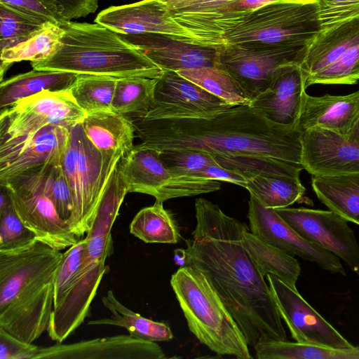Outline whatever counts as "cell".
I'll use <instances>...</instances> for the list:
<instances>
[{
	"mask_svg": "<svg viewBox=\"0 0 359 359\" xmlns=\"http://www.w3.org/2000/svg\"><path fill=\"white\" fill-rule=\"evenodd\" d=\"M195 211L196 224L192 238L186 241L185 265L207 276L249 346L287 341L269 285L243 248L246 225L204 198L196 200Z\"/></svg>",
	"mask_w": 359,
	"mask_h": 359,
	"instance_id": "6da1fadb",
	"label": "cell"
},
{
	"mask_svg": "<svg viewBox=\"0 0 359 359\" xmlns=\"http://www.w3.org/2000/svg\"><path fill=\"white\" fill-rule=\"evenodd\" d=\"M128 118L141 144L159 151L193 149L212 156H257L301 164V133L270 121L250 104L209 110L160 105Z\"/></svg>",
	"mask_w": 359,
	"mask_h": 359,
	"instance_id": "7a4b0ae2",
	"label": "cell"
},
{
	"mask_svg": "<svg viewBox=\"0 0 359 359\" xmlns=\"http://www.w3.org/2000/svg\"><path fill=\"white\" fill-rule=\"evenodd\" d=\"M62 256L39 240L19 250L0 252L1 329L27 343L46 330Z\"/></svg>",
	"mask_w": 359,
	"mask_h": 359,
	"instance_id": "3957f363",
	"label": "cell"
},
{
	"mask_svg": "<svg viewBox=\"0 0 359 359\" xmlns=\"http://www.w3.org/2000/svg\"><path fill=\"white\" fill-rule=\"evenodd\" d=\"M60 43L48 57L30 62L38 70L125 78H158L162 70L118 34L97 22L66 21Z\"/></svg>",
	"mask_w": 359,
	"mask_h": 359,
	"instance_id": "277c9868",
	"label": "cell"
},
{
	"mask_svg": "<svg viewBox=\"0 0 359 359\" xmlns=\"http://www.w3.org/2000/svg\"><path fill=\"white\" fill-rule=\"evenodd\" d=\"M170 285L189 330L201 344L220 355L253 358L238 324L201 270L180 266Z\"/></svg>",
	"mask_w": 359,
	"mask_h": 359,
	"instance_id": "5b68a950",
	"label": "cell"
},
{
	"mask_svg": "<svg viewBox=\"0 0 359 359\" xmlns=\"http://www.w3.org/2000/svg\"><path fill=\"white\" fill-rule=\"evenodd\" d=\"M122 157L100 151L86 136L81 121L70 128L60 165L74 198L68 225L78 238L90 228L107 184Z\"/></svg>",
	"mask_w": 359,
	"mask_h": 359,
	"instance_id": "8992f818",
	"label": "cell"
},
{
	"mask_svg": "<svg viewBox=\"0 0 359 359\" xmlns=\"http://www.w3.org/2000/svg\"><path fill=\"white\" fill-rule=\"evenodd\" d=\"M323 29L318 0H279L245 15L220 40L252 46L309 45Z\"/></svg>",
	"mask_w": 359,
	"mask_h": 359,
	"instance_id": "52a82bcc",
	"label": "cell"
},
{
	"mask_svg": "<svg viewBox=\"0 0 359 359\" xmlns=\"http://www.w3.org/2000/svg\"><path fill=\"white\" fill-rule=\"evenodd\" d=\"M84 245V238H81L68 248L56 273L53 306L46 329L56 344L62 343L89 316L91 303L109 269L106 259L83 260Z\"/></svg>",
	"mask_w": 359,
	"mask_h": 359,
	"instance_id": "ba28073f",
	"label": "cell"
},
{
	"mask_svg": "<svg viewBox=\"0 0 359 359\" xmlns=\"http://www.w3.org/2000/svg\"><path fill=\"white\" fill-rule=\"evenodd\" d=\"M306 88L313 84H355L359 81V15L323 29L300 65Z\"/></svg>",
	"mask_w": 359,
	"mask_h": 359,
	"instance_id": "9c48e42d",
	"label": "cell"
},
{
	"mask_svg": "<svg viewBox=\"0 0 359 359\" xmlns=\"http://www.w3.org/2000/svg\"><path fill=\"white\" fill-rule=\"evenodd\" d=\"M309 46L223 43L219 48L216 67L230 75L252 101L269 88L280 67L300 65Z\"/></svg>",
	"mask_w": 359,
	"mask_h": 359,
	"instance_id": "30bf717a",
	"label": "cell"
},
{
	"mask_svg": "<svg viewBox=\"0 0 359 359\" xmlns=\"http://www.w3.org/2000/svg\"><path fill=\"white\" fill-rule=\"evenodd\" d=\"M119 164L128 193L148 194L162 202L215 191L221 187L217 180L171 173L163 165L160 151L141 144L134 145Z\"/></svg>",
	"mask_w": 359,
	"mask_h": 359,
	"instance_id": "8fae6325",
	"label": "cell"
},
{
	"mask_svg": "<svg viewBox=\"0 0 359 359\" xmlns=\"http://www.w3.org/2000/svg\"><path fill=\"white\" fill-rule=\"evenodd\" d=\"M1 186L6 189L17 215L37 240L60 251L79 241L44 192L38 167Z\"/></svg>",
	"mask_w": 359,
	"mask_h": 359,
	"instance_id": "7c38bea8",
	"label": "cell"
},
{
	"mask_svg": "<svg viewBox=\"0 0 359 359\" xmlns=\"http://www.w3.org/2000/svg\"><path fill=\"white\" fill-rule=\"evenodd\" d=\"M85 115L68 91H42L1 109L0 137L34 133L50 125L70 128Z\"/></svg>",
	"mask_w": 359,
	"mask_h": 359,
	"instance_id": "4fadbf2b",
	"label": "cell"
},
{
	"mask_svg": "<svg viewBox=\"0 0 359 359\" xmlns=\"http://www.w3.org/2000/svg\"><path fill=\"white\" fill-rule=\"evenodd\" d=\"M275 210L302 238L342 259L359 276V244L348 221L332 210L287 207Z\"/></svg>",
	"mask_w": 359,
	"mask_h": 359,
	"instance_id": "5bb4252c",
	"label": "cell"
},
{
	"mask_svg": "<svg viewBox=\"0 0 359 359\" xmlns=\"http://www.w3.org/2000/svg\"><path fill=\"white\" fill-rule=\"evenodd\" d=\"M266 280L280 318L297 342L335 348L353 346L297 290L270 273Z\"/></svg>",
	"mask_w": 359,
	"mask_h": 359,
	"instance_id": "9a60e30c",
	"label": "cell"
},
{
	"mask_svg": "<svg viewBox=\"0 0 359 359\" xmlns=\"http://www.w3.org/2000/svg\"><path fill=\"white\" fill-rule=\"evenodd\" d=\"M69 129L47 126L34 133L0 137V184L47 164H59Z\"/></svg>",
	"mask_w": 359,
	"mask_h": 359,
	"instance_id": "2e32d148",
	"label": "cell"
},
{
	"mask_svg": "<svg viewBox=\"0 0 359 359\" xmlns=\"http://www.w3.org/2000/svg\"><path fill=\"white\" fill-rule=\"evenodd\" d=\"M250 231L265 242L292 256L316 263L332 273L346 276L340 259L298 234L275 209L264 206L253 195L248 202Z\"/></svg>",
	"mask_w": 359,
	"mask_h": 359,
	"instance_id": "e0dca14e",
	"label": "cell"
},
{
	"mask_svg": "<svg viewBox=\"0 0 359 359\" xmlns=\"http://www.w3.org/2000/svg\"><path fill=\"white\" fill-rule=\"evenodd\" d=\"M95 22L119 34L158 33L189 43H201L173 19L169 8L160 0H142L110 6L97 14Z\"/></svg>",
	"mask_w": 359,
	"mask_h": 359,
	"instance_id": "ac0fdd59",
	"label": "cell"
},
{
	"mask_svg": "<svg viewBox=\"0 0 359 359\" xmlns=\"http://www.w3.org/2000/svg\"><path fill=\"white\" fill-rule=\"evenodd\" d=\"M301 164L312 175L359 174V144L320 128L301 133Z\"/></svg>",
	"mask_w": 359,
	"mask_h": 359,
	"instance_id": "d6986e66",
	"label": "cell"
},
{
	"mask_svg": "<svg viewBox=\"0 0 359 359\" xmlns=\"http://www.w3.org/2000/svg\"><path fill=\"white\" fill-rule=\"evenodd\" d=\"M119 36L162 71L179 72L216 67L220 44L189 43L158 33Z\"/></svg>",
	"mask_w": 359,
	"mask_h": 359,
	"instance_id": "ffe728a7",
	"label": "cell"
},
{
	"mask_svg": "<svg viewBox=\"0 0 359 359\" xmlns=\"http://www.w3.org/2000/svg\"><path fill=\"white\" fill-rule=\"evenodd\" d=\"M163 359L165 355L154 341L130 334L95 338L72 344L40 347L34 359Z\"/></svg>",
	"mask_w": 359,
	"mask_h": 359,
	"instance_id": "44dd1931",
	"label": "cell"
},
{
	"mask_svg": "<svg viewBox=\"0 0 359 359\" xmlns=\"http://www.w3.org/2000/svg\"><path fill=\"white\" fill-rule=\"evenodd\" d=\"M305 90V78L300 65H285L278 69L269 88L252 100L250 105L273 123L295 128Z\"/></svg>",
	"mask_w": 359,
	"mask_h": 359,
	"instance_id": "7402d4cb",
	"label": "cell"
},
{
	"mask_svg": "<svg viewBox=\"0 0 359 359\" xmlns=\"http://www.w3.org/2000/svg\"><path fill=\"white\" fill-rule=\"evenodd\" d=\"M359 118V90L346 95L305 94L296 129L320 128L348 136Z\"/></svg>",
	"mask_w": 359,
	"mask_h": 359,
	"instance_id": "603a6c76",
	"label": "cell"
},
{
	"mask_svg": "<svg viewBox=\"0 0 359 359\" xmlns=\"http://www.w3.org/2000/svg\"><path fill=\"white\" fill-rule=\"evenodd\" d=\"M81 123L88 138L104 154L123 157L134 147L135 129L125 115L112 109L86 113Z\"/></svg>",
	"mask_w": 359,
	"mask_h": 359,
	"instance_id": "cb8c5ba5",
	"label": "cell"
},
{
	"mask_svg": "<svg viewBox=\"0 0 359 359\" xmlns=\"http://www.w3.org/2000/svg\"><path fill=\"white\" fill-rule=\"evenodd\" d=\"M155 102L156 106L169 105L196 110L231 106L173 71H162L156 78Z\"/></svg>",
	"mask_w": 359,
	"mask_h": 359,
	"instance_id": "d4e9b609",
	"label": "cell"
},
{
	"mask_svg": "<svg viewBox=\"0 0 359 359\" xmlns=\"http://www.w3.org/2000/svg\"><path fill=\"white\" fill-rule=\"evenodd\" d=\"M78 76L74 72L33 69L1 81L0 108L12 106L21 100L42 91H69Z\"/></svg>",
	"mask_w": 359,
	"mask_h": 359,
	"instance_id": "484cf974",
	"label": "cell"
},
{
	"mask_svg": "<svg viewBox=\"0 0 359 359\" xmlns=\"http://www.w3.org/2000/svg\"><path fill=\"white\" fill-rule=\"evenodd\" d=\"M311 186L330 210L359 225V174L313 175Z\"/></svg>",
	"mask_w": 359,
	"mask_h": 359,
	"instance_id": "4316f807",
	"label": "cell"
},
{
	"mask_svg": "<svg viewBox=\"0 0 359 359\" xmlns=\"http://www.w3.org/2000/svg\"><path fill=\"white\" fill-rule=\"evenodd\" d=\"M101 300L103 306L110 312V317L91 320L88 325L121 327L131 337L150 341L172 339L173 334L167 324L146 318L131 311L116 299L112 290H108Z\"/></svg>",
	"mask_w": 359,
	"mask_h": 359,
	"instance_id": "83f0119b",
	"label": "cell"
},
{
	"mask_svg": "<svg viewBox=\"0 0 359 359\" xmlns=\"http://www.w3.org/2000/svg\"><path fill=\"white\" fill-rule=\"evenodd\" d=\"M243 248L264 277L272 274L292 289L300 275V265L293 256L265 242L246 229L242 234Z\"/></svg>",
	"mask_w": 359,
	"mask_h": 359,
	"instance_id": "f1b7e54d",
	"label": "cell"
},
{
	"mask_svg": "<svg viewBox=\"0 0 359 359\" xmlns=\"http://www.w3.org/2000/svg\"><path fill=\"white\" fill-rule=\"evenodd\" d=\"M258 359H359V346L335 348L288 341L266 340L254 346Z\"/></svg>",
	"mask_w": 359,
	"mask_h": 359,
	"instance_id": "f546056e",
	"label": "cell"
},
{
	"mask_svg": "<svg viewBox=\"0 0 359 359\" xmlns=\"http://www.w3.org/2000/svg\"><path fill=\"white\" fill-rule=\"evenodd\" d=\"M163 203L156 201L153 205L141 209L130 223V233L146 243H178L180 229Z\"/></svg>",
	"mask_w": 359,
	"mask_h": 359,
	"instance_id": "4dcf8cb0",
	"label": "cell"
},
{
	"mask_svg": "<svg viewBox=\"0 0 359 359\" xmlns=\"http://www.w3.org/2000/svg\"><path fill=\"white\" fill-rule=\"evenodd\" d=\"M245 189L264 206L273 209L288 207L301 199L305 192L299 177L282 175L249 178Z\"/></svg>",
	"mask_w": 359,
	"mask_h": 359,
	"instance_id": "1f68e13d",
	"label": "cell"
},
{
	"mask_svg": "<svg viewBox=\"0 0 359 359\" xmlns=\"http://www.w3.org/2000/svg\"><path fill=\"white\" fill-rule=\"evenodd\" d=\"M156 79L131 76L117 80L111 109L127 117L140 116L156 107Z\"/></svg>",
	"mask_w": 359,
	"mask_h": 359,
	"instance_id": "d6a6232c",
	"label": "cell"
},
{
	"mask_svg": "<svg viewBox=\"0 0 359 359\" xmlns=\"http://www.w3.org/2000/svg\"><path fill=\"white\" fill-rule=\"evenodd\" d=\"M63 33L64 29L60 25L49 22L28 39L1 50V81L4 72L13 63L23 60L33 62L48 57L59 45Z\"/></svg>",
	"mask_w": 359,
	"mask_h": 359,
	"instance_id": "836d02e7",
	"label": "cell"
},
{
	"mask_svg": "<svg viewBox=\"0 0 359 359\" xmlns=\"http://www.w3.org/2000/svg\"><path fill=\"white\" fill-rule=\"evenodd\" d=\"M119 163L120 161L107 184L93 223L85 236L86 238H112L111 233L112 226L125 196L128 193Z\"/></svg>",
	"mask_w": 359,
	"mask_h": 359,
	"instance_id": "e575fe53",
	"label": "cell"
},
{
	"mask_svg": "<svg viewBox=\"0 0 359 359\" xmlns=\"http://www.w3.org/2000/svg\"><path fill=\"white\" fill-rule=\"evenodd\" d=\"M118 79L103 75L79 74L68 92L86 113L111 110Z\"/></svg>",
	"mask_w": 359,
	"mask_h": 359,
	"instance_id": "d590c367",
	"label": "cell"
},
{
	"mask_svg": "<svg viewBox=\"0 0 359 359\" xmlns=\"http://www.w3.org/2000/svg\"><path fill=\"white\" fill-rule=\"evenodd\" d=\"M176 72L231 105L250 104L251 102L236 81L216 67Z\"/></svg>",
	"mask_w": 359,
	"mask_h": 359,
	"instance_id": "8d00e7d4",
	"label": "cell"
},
{
	"mask_svg": "<svg viewBox=\"0 0 359 359\" xmlns=\"http://www.w3.org/2000/svg\"><path fill=\"white\" fill-rule=\"evenodd\" d=\"M48 22H49L0 3L1 50L28 39L43 28Z\"/></svg>",
	"mask_w": 359,
	"mask_h": 359,
	"instance_id": "74e56055",
	"label": "cell"
},
{
	"mask_svg": "<svg viewBox=\"0 0 359 359\" xmlns=\"http://www.w3.org/2000/svg\"><path fill=\"white\" fill-rule=\"evenodd\" d=\"M38 170L44 192L59 216L68 224L74 210V198L60 163L43 165Z\"/></svg>",
	"mask_w": 359,
	"mask_h": 359,
	"instance_id": "f35d334b",
	"label": "cell"
},
{
	"mask_svg": "<svg viewBox=\"0 0 359 359\" xmlns=\"http://www.w3.org/2000/svg\"><path fill=\"white\" fill-rule=\"evenodd\" d=\"M160 157L165 168L175 175L195 177L208 166L218 165L210 154L193 149H165L160 151Z\"/></svg>",
	"mask_w": 359,
	"mask_h": 359,
	"instance_id": "ab89813d",
	"label": "cell"
},
{
	"mask_svg": "<svg viewBox=\"0 0 359 359\" xmlns=\"http://www.w3.org/2000/svg\"><path fill=\"white\" fill-rule=\"evenodd\" d=\"M36 240L35 233L25 226L12 204L0 210V252L19 250Z\"/></svg>",
	"mask_w": 359,
	"mask_h": 359,
	"instance_id": "60d3db41",
	"label": "cell"
},
{
	"mask_svg": "<svg viewBox=\"0 0 359 359\" xmlns=\"http://www.w3.org/2000/svg\"><path fill=\"white\" fill-rule=\"evenodd\" d=\"M323 29L359 15V0H318Z\"/></svg>",
	"mask_w": 359,
	"mask_h": 359,
	"instance_id": "b9f144b4",
	"label": "cell"
},
{
	"mask_svg": "<svg viewBox=\"0 0 359 359\" xmlns=\"http://www.w3.org/2000/svg\"><path fill=\"white\" fill-rule=\"evenodd\" d=\"M19 11L59 25L66 20L53 4L47 0H0Z\"/></svg>",
	"mask_w": 359,
	"mask_h": 359,
	"instance_id": "7bdbcfd3",
	"label": "cell"
},
{
	"mask_svg": "<svg viewBox=\"0 0 359 359\" xmlns=\"http://www.w3.org/2000/svg\"><path fill=\"white\" fill-rule=\"evenodd\" d=\"M39 348L14 337L0 328V359H34Z\"/></svg>",
	"mask_w": 359,
	"mask_h": 359,
	"instance_id": "ee69618b",
	"label": "cell"
},
{
	"mask_svg": "<svg viewBox=\"0 0 359 359\" xmlns=\"http://www.w3.org/2000/svg\"><path fill=\"white\" fill-rule=\"evenodd\" d=\"M59 10L66 21L86 17L98 8V0H47Z\"/></svg>",
	"mask_w": 359,
	"mask_h": 359,
	"instance_id": "f6af8a7d",
	"label": "cell"
},
{
	"mask_svg": "<svg viewBox=\"0 0 359 359\" xmlns=\"http://www.w3.org/2000/svg\"><path fill=\"white\" fill-rule=\"evenodd\" d=\"M195 177L230 182L244 188L247 185V180L244 176L219 165H209Z\"/></svg>",
	"mask_w": 359,
	"mask_h": 359,
	"instance_id": "bcb514c9",
	"label": "cell"
},
{
	"mask_svg": "<svg viewBox=\"0 0 359 359\" xmlns=\"http://www.w3.org/2000/svg\"><path fill=\"white\" fill-rule=\"evenodd\" d=\"M231 0H195L182 8L170 11V13H208Z\"/></svg>",
	"mask_w": 359,
	"mask_h": 359,
	"instance_id": "7dc6e473",
	"label": "cell"
},
{
	"mask_svg": "<svg viewBox=\"0 0 359 359\" xmlns=\"http://www.w3.org/2000/svg\"><path fill=\"white\" fill-rule=\"evenodd\" d=\"M165 4L170 11L175 10L195 0H160Z\"/></svg>",
	"mask_w": 359,
	"mask_h": 359,
	"instance_id": "c3c4849f",
	"label": "cell"
},
{
	"mask_svg": "<svg viewBox=\"0 0 359 359\" xmlns=\"http://www.w3.org/2000/svg\"><path fill=\"white\" fill-rule=\"evenodd\" d=\"M187 251L186 249L177 248L174 250V260L175 264L180 266H184L186 263Z\"/></svg>",
	"mask_w": 359,
	"mask_h": 359,
	"instance_id": "681fc988",
	"label": "cell"
},
{
	"mask_svg": "<svg viewBox=\"0 0 359 359\" xmlns=\"http://www.w3.org/2000/svg\"><path fill=\"white\" fill-rule=\"evenodd\" d=\"M349 140L359 144V118L356 123L351 130L350 133L346 136Z\"/></svg>",
	"mask_w": 359,
	"mask_h": 359,
	"instance_id": "f907efd6",
	"label": "cell"
}]
</instances>
